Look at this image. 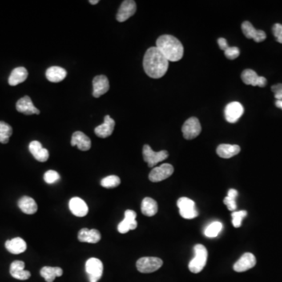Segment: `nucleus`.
I'll list each match as a JSON object with an SVG mask.
<instances>
[{"label": "nucleus", "instance_id": "nucleus-1", "mask_svg": "<svg viewBox=\"0 0 282 282\" xmlns=\"http://www.w3.org/2000/svg\"><path fill=\"white\" fill-rule=\"evenodd\" d=\"M169 62L158 48H149L143 57V69L149 77L160 78L167 72Z\"/></svg>", "mask_w": 282, "mask_h": 282}, {"label": "nucleus", "instance_id": "nucleus-41", "mask_svg": "<svg viewBox=\"0 0 282 282\" xmlns=\"http://www.w3.org/2000/svg\"><path fill=\"white\" fill-rule=\"evenodd\" d=\"M275 105H276L277 107H279V108L282 109V101H277Z\"/></svg>", "mask_w": 282, "mask_h": 282}, {"label": "nucleus", "instance_id": "nucleus-36", "mask_svg": "<svg viewBox=\"0 0 282 282\" xmlns=\"http://www.w3.org/2000/svg\"><path fill=\"white\" fill-rule=\"evenodd\" d=\"M43 178L46 183L53 184V183L58 181L61 176L57 172L54 171V170H49V171L46 172V174H44Z\"/></svg>", "mask_w": 282, "mask_h": 282}, {"label": "nucleus", "instance_id": "nucleus-31", "mask_svg": "<svg viewBox=\"0 0 282 282\" xmlns=\"http://www.w3.org/2000/svg\"><path fill=\"white\" fill-rule=\"evenodd\" d=\"M13 134V129L6 122L0 121V143H7Z\"/></svg>", "mask_w": 282, "mask_h": 282}, {"label": "nucleus", "instance_id": "nucleus-26", "mask_svg": "<svg viewBox=\"0 0 282 282\" xmlns=\"http://www.w3.org/2000/svg\"><path fill=\"white\" fill-rule=\"evenodd\" d=\"M29 72L27 69L24 67H18L12 70L8 82L10 86H17V85L22 83L27 79Z\"/></svg>", "mask_w": 282, "mask_h": 282}, {"label": "nucleus", "instance_id": "nucleus-6", "mask_svg": "<svg viewBox=\"0 0 282 282\" xmlns=\"http://www.w3.org/2000/svg\"><path fill=\"white\" fill-rule=\"evenodd\" d=\"M177 206L179 210V214L184 219H191L197 217L198 210L195 208V203L190 198H180L178 199Z\"/></svg>", "mask_w": 282, "mask_h": 282}, {"label": "nucleus", "instance_id": "nucleus-28", "mask_svg": "<svg viewBox=\"0 0 282 282\" xmlns=\"http://www.w3.org/2000/svg\"><path fill=\"white\" fill-rule=\"evenodd\" d=\"M18 207L24 213L32 215L36 212L38 206L36 202L30 197L24 196L18 201Z\"/></svg>", "mask_w": 282, "mask_h": 282}, {"label": "nucleus", "instance_id": "nucleus-14", "mask_svg": "<svg viewBox=\"0 0 282 282\" xmlns=\"http://www.w3.org/2000/svg\"><path fill=\"white\" fill-rule=\"evenodd\" d=\"M137 213L134 210H128L125 212V218L118 226V232L126 234L130 230H135L138 227V222L136 220Z\"/></svg>", "mask_w": 282, "mask_h": 282}, {"label": "nucleus", "instance_id": "nucleus-11", "mask_svg": "<svg viewBox=\"0 0 282 282\" xmlns=\"http://www.w3.org/2000/svg\"><path fill=\"white\" fill-rule=\"evenodd\" d=\"M137 11V4L134 0H126L121 4L116 15L117 21L124 22L134 15Z\"/></svg>", "mask_w": 282, "mask_h": 282}, {"label": "nucleus", "instance_id": "nucleus-39", "mask_svg": "<svg viewBox=\"0 0 282 282\" xmlns=\"http://www.w3.org/2000/svg\"><path fill=\"white\" fill-rule=\"evenodd\" d=\"M271 90L275 94L277 101H282V84H277L271 87Z\"/></svg>", "mask_w": 282, "mask_h": 282}, {"label": "nucleus", "instance_id": "nucleus-30", "mask_svg": "<svg viewBox=\"0 0 282 282\" xmlns=\"http://www.w3.org/2000/svg\"><path fill=\"white\" fill-rule=\"evenodd\" d=\"M40 275L46 282H53L57 277L62 276L63 270L61 267H44L41 269Z\"/></svg>", "mask_w": 282, "mask_h": 282}, {"label": "nucleus", "instance_id": "nucleus-5", "mask_svg": "<svg viewBox=\"0 0 282 282\" xmlns=\"http://www.w3.org/2000/svg\"><path fill=\"white\" fill-rule=\"evenodd\" d=\"M143 160L147 162L148 167H154L158 162H162L168 158L169 153L166 151L155 152L149 145L145 144L143 147Z\"/></svg>", "mask_w": 282, "mask_h": 282}, {"label": "nucleus", "instance_id": "nucleus-10", "mask_svg": "<svg viewBox=\"0 0 282 282\" xmlns=\"http://www.w3.org/2000/svg\"><path fill=\"white\" fill-rule=\"evenodd\" d=\"M244 107L239 102H231L226 106L224 110L225 119L230 123H235L244 114Z\"/></svg>", "mask_w": 282, "mask_h": 282}, {"label": "nucleus", "instance_id": "nucleus-23", "mask_svg": "<svg viewBox=\"0 0 282 282\" xmlns=\"http://www.w3.org/2000/svg\"><path fill=\"white\" fill-rule=\"evenodd\" d=\"M78 239L81 242L95 244L101 241V235L96 229L89 230L87 228H82L78 232Z\"/></svg>", "mask_w": 282, "mask_h": 282}, {"label": "nucleus", "instance_id": "nucleus-4", "mask_svg": "<svg viewBox=\"0 0 282 282\" xmlns=\"http://www.w3.org/2000/svg\"><path fill=\"white\" fill-rule=\"evenodd\" d=\"M104 266L102 262L97 258H90L86 263V271L90 282H98L103 275Z\"/></svg>", "mask_w": 282, "mask_h": 282}, {"label": "nucleus", "instance_id": "nucleus-16", "mask_svg": "<svg viewBox=\"0 0 282 282\" xmlns=\"http://www.w3.org/2000/svg\"><path fill=\"white\" fill-rule=\"evenodd\" d=\"M93 87H94L93 95H94V98H98L101 96L106 94L109 90V87H110L107 77L103 75V74L96 76L93 80Z\"/></svg>", "mask_w": 282, "mask_h": 282}, {"label": "nucleus", "instance_id": "nucleus-12", "mask_svg": "<svg viewBox=\"0 0 282 282\" xmlns=\"http://www.w3.org/2000/svg\"><path fill=\"white\" fill-rule=\"evenodd\" d=\"M242 80L245 84L259 86V87H265L267 82L266 78L259 76L257 73L252 69H246L243 70L242 74Z\"/></svg>", "mask_w": 282, "mask_h": 282}, {"label": "nucleus", "instance_id": "nucleus-7", "mask_svg": "<svg viewBox=\"0 0 282 282\" xmlns=\"http://www.w3.org/2000/svg\"><path fill=\"white\" fill-rule=\"evenodd\" d=\"M163 261L158 257H143L137 262V268L141 273L155 272L162 267Z\"/></svg>", "mask_w": 282, "mask_h": 282}, {"label": "nucleus", "instance_id": "nucleus-29", "mask_svg": "<svg viewBox=\"0 0 282 282\" xmlns=\"http://www.w3.org/2000/svg\"><path fill=\"white\" fill-rule=\"evenodd\" d=\"M141 212L147 216H153L158 212V204L156 201L151 198H143L141 203Z\"/></svg>", "mask_w": 282, "mask_h": 282}, {"label": "nucleus", "instance_id": "nucleus-15", "mask_svg": "<svg viewBox=\"0 0 282 282\" xmlns=\"http://www.w3.org/2000/svg\"><path fill=\"white\" fill-rule=\"evenodd\" d=\"M256 259L255 255L250 252H246L242 255V257L235 263L234 270L236 272H244L255 267Z\"/></svg>", "mask_w": 282, "mask_h": 282}, {"label": "nucleus", "instance_id": "nucleus-19", "mask_svg": "<svg viewBox=\"0 0 282 282\" xmlns=\"http://www.w3.org/2000/svg\"><path fill=\"white\" fill-rule=\"evenodd\" d=\"M114 126H115V122L114 119L109 115H106L105 117V122L103 124L97 126L94 132L98 138H107L112 134Z\"/></svg>", "mask_w": 282, "mask_h": 282}, {"label": "nucleus", "instance_id": "nucleus-3", "mask_svg": "<svg viewBox=\"0 0 282 282\" xmlns=\"http://www.w3.org/2000/svg\"><path fill=\"white\" fill-rule=\"evenodd\" d=\"M195 257L189 263V270L194 274H198L204 269L208 259V251L203 245L198 244L194 248Z\"/></svg>", "mask_w": 282, "mask_h": 282}, {"label": "nucleus", "instance_id": "nucleus-42", "mask_svg": "<svg viewBox=\"0 0 282 282\" xmlns=\"http://www.w3.org/2000/svg\"><path fill=\"white\" fill-rule=\"evenodd\" d=\"M89 2L92 4V5H96V4H98L99 2V0H90Z\"/></svg>", "mask_w": 282, "mask_h": 282}, {"label": "nucleus", "instance_id": "nucleus-17", "mask_svg": "<svg viewBox=\"0 0 282 282\" xmlns=\"http://www.w3.org/2000/svg\"><path fill=\"white\" fill-rule=\"evenodd\" d=\"M69 209L70 212L78 217H83L89 212L87 204L82 198L74 197L69 202Z\"/></svg>", "mask_w": 282, "mask_h": 282}, {"label": "nucleus", "instance_id": "nucleus-32", "mask_svg": "<svg viewBox=\"0 0 282 282\" xmlns=\"http://www.w3.org/2000/svg\"><path fill=\"white\" fill-rule=\"evenodd\" d=\"M238 195H239V192L235 189H231L229 190L227 196L224 198L223 202L230 211H235L236 210V198Z\"/></svg>", "mask_w": 282, "mask_h": 282}, {"label": "nucleus", "instance_id": "nucleus-27", "mask_svg": "<svg viewBox=\"0 0 282 282\" xmlns=\"http://www.w3.org/2000/svg\"><path fill=\"white\" fill-rule=\"evenodd\" d=\"M66 76H67L66 70L58 66L49 68L46 71V78L51 82H61Z\"/></svg>", "mask_w": 282, "mask_h": 282}, {"label": "nucleus", "instance_id": "nucleus-37", "mask_svg": "<svg viewBox=\"0 0 282 282\" xmlns=\"http://www.w3.org/2000/svg\"><path fill=\"white\" fill-rule=\"evenodd\" d=\"M224 55L229 60H235L240 55V50L236 46H229L224 51Z\"/></svg>", "mask_w": 282, "mask_h": 282}, {"label": "nucleus", "instance_id": "nucleus-21", "mask_svg": "<svg viewBox=\"0 0 282 282\" xmlns=\"http://www.w3.org/2000/svg\"><path fill=\"white\" fill-rule=\"evenodd\" d=\"M29 151L38 162H45L48 160L50 154L47 149L44 148L40 142L37 141H32L29 144Z\"/></svg>", "mask_w": 282, "mask_h": 282}, {"label": "nucleus", "instance_id": "nucleus-40", "mask_svg": "<svg viewBox=\"0 0 282 282\" xmlns=\"http://www.w3.org/2000/svg\"><path fill=\"white\" fill-rule=\"evenodd\" d=\"M217 42L219 48H220L222 50H223V51H225L227 48L229 47L228 43H227V40H226L225 38H218Z\"/></svg>", "mask_w": 282, "mask_h": 282}, {"label": "nucleus", "instance_id": "nucleus-25", "mask_svg": "<svg viewBox=\"0 0 282 282\" xmlns=\"http://www.w3.org/2000/svg\"><path fill=\"white\" fill-rule=\"evenodd\" d=\"M241 151V147L239 145L227 144L223 143L218 146L216 149V153L220 158H231L235 155H239Z\"/></svg>", "mask_w": 282, "mask_h": 282}, {"label": "nucleus", "instance_id": "nucleus-13", "mask_svg": "<svg viewBox=\"0 0 282 282\" xmlns=\"http://www.w3.org/2000/svg\"><path fill=\"white\" fill-rule=\"evenodd\" d=\"M242 30L246 38H252L256 42H263L267 38L265 32L263 30H256L249 21H244L242 23Z\"/></svg>", "mask_w": 282, "mask_h": 282}, {"label": "nucleus", "instance_id": "nucleus-35", "mask_svg": "<svg viewBox=\"0 0 282 282\" xmlns=\"http://www.w3.org/2000/svg\"><path fill=\"white\" fill-rule=\"evenodd\" d=\"M246 215H247V212L246 210L233 212L231 216H232V223L234 227L237 228L240 227L242 226V219H244Z\"/></svg>", "mask_w": 282, "mask_h": 282}, {"label": "nucleus", "instance_id": "nucleus-34", "mask_svg": "<svg viewBox=\"0 0 282 282\" xmlns=\"http://www.w3.org/2000/svg\"><path fill=\"white\" fill-rule=\"evenodd\" d=\"M120 183V178L114 175L108 176L104 178L101 182V186L105 188H114L118 187Z\"/></svg>", "mask_w": 282, "mask_h": 282}, {"label": "nucleus", "instance_id": "nucleus-38", "mask_svg": "<svg viewBox=\"0 0 282 282\" xmlns=\"http://www.w3.org/2000/svg\"><path fill=\"white\" fill-rule=\"evenodd\" d=\"M273 34L276 38L277 41L282 43V25L275 24L272 28Z\"/></svg>", "mask_w": 282, "mask_h": 282}, {"label": "nucleus", "instance_id": "nucleus-20", "mask_svg": "<svg viewBox=\"0 0 282 282\" xmlns=\"http://www.w3.org/2000/svg\"><path fill=\"white\" fill-rule=\"evenodd\" d=\"M17 111L23 114L30 115V114H38L40 113L37 107H35L33 101L29 96H25L21 98L16 104Z\"/></svg>", "mask_w": 282, "mask_h": 282}, {"label": "nucleus", "instance_id": "nucleus-33", "mask_svg": "<svg viewBox=\"0 0 282 282\" xmlns=\"http://www.w3.org/2000/svg\"><path fill=\"white\" fill-rule=\"evenodd\" d=\"M222 228H223V225L220 222H212L205 230V235L208 238H215L220 233Z\"/></svg>", "mask_w": 282, "mask_h": 282}, {"label": "nucleus", "instance_id": "nucleus-24", "mask_svg": "<svg viewBox=\"0 0 282 282\" xmlns=\"http://www.w3.org/2000/svg\"><path fill=\"white\" fill-rule=\"evenodd\" d=\"M5 246L8 252L14 255L22 253L27 249L26 242L21 238H14L11 240L6 241Z\"/></svg>", "mask_w": 282, "mask_h": 282}, {"label": "nucleus", "instance_id": "nucleus-18", "mask_svg": "<svg viewBox=\"0 0 282 282\" xmlns=\"http://www.w3.org/2000/svg\"><path fill=\"white\" fill-rule=\"evenodd\" d=\"M70 144L72 147L77 146L80 151H86L91 147V141L82 132L76 131L72 134Z\"/></svg>", "mask_w": 282, "mask_h": 282}, {"label": "nucleus", "instance_id": "nucleus-8", "mask_svg": "<svg viewBox=\"0 0 282 282\" xmlns=\"http://www.w3.org/2000/svg\"><path fill=\"white\" fill-rule=\"evenodd\" d=\"M202 132V126L198 118L191 117L184 122L182 127L183 138L187 140L195 139Z\"/></svg>", "mask_w": 282, "mask_h": 282}, {"label": "nucleus", "instance_id": "nucleus-9", "mask_svg": "<svg viewBox=\"0 0 282 282\" xmlns=\"http://www.w3.org/2000/svg\"><path fill=\"white\" fill-rule=\"evenodd\" d=\"M174 166L168 164V163H165V164L155 167L151 170V173L149 174V179L154 183L162 181V180L171 176L174 174Z\"/></svg>", "mask_w": 282, "mask_h": 282}, {"label": "nucleus", "instance_id": "nucleus-2", "mask_svg": "<svg viewBox=\"0 0 282 282\" xmlns=\"http://www.w3.org/2000/svg\"><path fill=\"white\" fill-rule=\"evenodd\" d=\"M156 47L169 61L176 62L183 58V45L173 35H163L159 37L156 41Z\"/></svg>", "mask_w": 282, "mask_h": 282}, {"label": "nucleus", "instance_id": "nucleus-22", "mask_svg": "<svg viewBox=\"0 0 282 282\" xmlns=\"http://www.w3.org/2000/svg\"><path fill=\"white\" fill-rule=\"evenodd\" d=\"M25 264L23 261L16 260L10 265V273L11 276L18 280H27L31 277V273L25 271Z\"/></svg>", "mask_w": 282, "mask_h": 282}]
</instances>
